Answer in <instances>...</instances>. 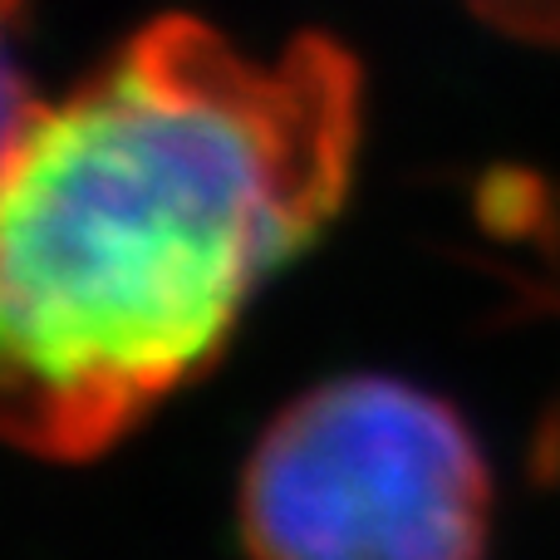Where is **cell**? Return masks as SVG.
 I'll return each mask as SVG.
<instances>
[{"label": "cell", "mask_w": 560, "mask_h": 560, "mask_svg": "<svg viewBox=\"0 0 560 560\" xmlns=\"http://www.w3.org/2000/svg\"><path fill=\"white\" fill-rule=\"evenodd\" d=\"M364 128L359 59L197 15L143 25L65 98L10 124L0 418L45 463H89L232 335L339 212Z\"/></svg>", "instance_id": "obj_1"}, {"label": "cell", "mask_w": 560, "mask_h": 560, "mask_svg": "<svg viewBox=\"0 0 560 560\" xmlns=\"http://www.w3.org/2000/svg\"><path fill=\"white\" fill-rule=\"evenodd\" d=\"M492 477L443 398L398 378L310 388L242 477L252 560H482Z\"/></svg>", "instance_id": "obj_2"}, {"label": "cell", "mask_w": 560, "mask_h": 560, "mask_svg": "<svg viewBox=\"0 0 560 560\" xmlns=\"http://www.w3.org/2000/svg\"><path fill=\"white\" fill-rule=\"evenodd\" d=\"M472 5L512 35L560 39V0H472Z\"/></svg>", "instance_id": "obj_3"}]
</instances>
